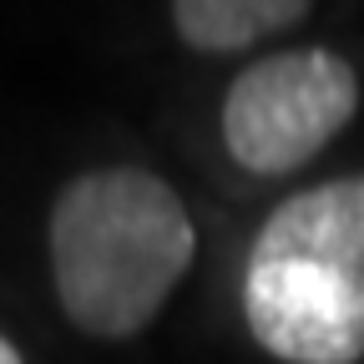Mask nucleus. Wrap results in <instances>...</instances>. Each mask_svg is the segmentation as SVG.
Instances as JSON below:
<instances>
[{
	"label": "nucleus",
	"instance_id": "f257e3e1",
	"mask_svg": "<svg viewBox=\"0 0 364 364\" xmlns=\"http://www.w3.org/2000/svg\"><path fill=\"white\" fill-rule=\"evenodd\" d=\"M46 243L61 314L91 339H132L188 279L198 228L167 177L97 167L56 193Z\"/></svg>",
	"mask_w": 364,
	"mask_h": 364
},
{
	"label": "nucleus",
	"instance_id": "39448f33",
	"mask_svg": "<svg viewBox=\"0 0 364 364\" xmlns=\"http://www.w3.org/2000/svg\"><path fill=\"white\" fill-rule=\"evenodd\" d=\"M0 364H21V354H16V344L0 334Z\"/></svg>",
	"mask_w": 364,
	"mask_h": 364
},
{
	"label": "nucleus",
	"instance_id": "7ed1b4c3",
	"mask_svg": "<svg viewBox=\"0 0 364 364\" xmlns=\"http://www.w3.org/2000/svg\"><path fill=\"white\" fill-rule=\"evenodd\" d=\"M359 112V76L329 46L273 51L223 91V147L253 177L309 167Z\"/></svg>",
	"mask_w": 364,
	"mask_h": 364
},
{
	"label": "nucleus",
	"instance_id": "f03ea898",
	"mask_svg": "<svg viewBox=\"0 0 364 364\" xmlns=\"http://www.w3.org/2000/svg\"><path fill=\"white\" fill-rule=\"evenodd\" d=\"M243 318L284 364L364 359V172L268 213L243 268Z\"/></svg>",
	"mask_w": 364,
	"mask_h": 364
},
{
	"label": "nucleus",
	"instance_id": "20e7f679",
	"mask_svg": "<svg viewBox=\"0 0 364 364\" xmlns=\"http://www.w3.org/2000/svg\"><path fill=\"white\" fill-rule=\"evenodd\" d=\"M309 11L314 0H172V26L203 56H238L299 26Z\"/></svg>",
	"mask_w": 364,
	"mask_h": 364
}]
</instances>
